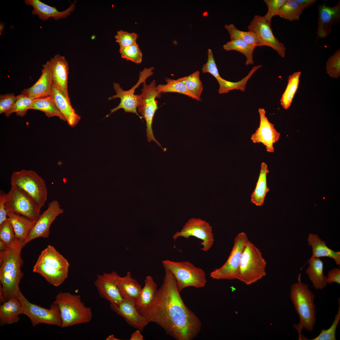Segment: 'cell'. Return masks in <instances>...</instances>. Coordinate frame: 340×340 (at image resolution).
I'll use <instances>...</instances> for the list:
<instances>
[{
	"label": "cell",
	"mask_w": 340,
	"mask_h": 340,
	"mask_svg": "<svg viewBox=\"0 0 340 340\" xmlns=\"http://www.w3.org/2000/svg\"><path fill=\"white\" fill-rule=\"evenodd\" d=\"M117 279V286L123 299L135 302L142 288L139 283L132 277L131 272L128 271L123 277L118 275Z\"/></svg>",
	"instance_id": "26"
},
{
	"label": "cell",
	"mask_w": 340,
	"mask_h": 340,
	"mask_svg": "<svg viewBox=\"0 0 340 340\" xmlns=\"http://www.w3.org/2000/svg\"><path fill=\"white\" fill-rule=\"evenodd\" d=\"M327 277V284H332L333 282L340 284V269L335 268L328 272Z\"/></svg>",
	"instance_id": "51"
},
{
	"label": "cell",
	"mask_w": 340,
	"mask_h": 340,
	"mask_svg": "<svg viewBox=\"0 0 340 340\" xmlns=\"http://www.w3.org/2000/svg\"><path fill=\"white\" fill-rule=\"evenodd\" d=\"M190 236L196 237L202 241L201 249L207 252L212 247L214 241L212 227L205 220L192 218L189 219L181 230L173 235L174 241L180 237L188 239Z\"/></svg>",
	"instance_id": "13"
},
{
	"label": "cell",
	"mask_w": 340,
	"mask_h": 340,
	"mask_svg": "<svg viewBox=\"0 0 340 340\" xmlns=\"http://www.w3.org/2000/svg\"><path fill=\"white\" fill-rule=\"evenodd\" d=\"M16 239L12 224L8 219L0 225V240L8 247L10 246Z\"/></svg>",
	"instance_id": "45"
},
{
	"label": "cell",
	"mask_w": 340,
	"mask_h": 340,
	"mask_svg": "<svg viewBox=\"0 0 340 340\" xmlns=\"http://www.w3.org/2000/svg\"><path fill=\"white\" fill-rule=\"evenodd\" d=\"M53 302L58 304L60 309L62 321L61 328L86 324L92 320L91 309L82 301L80 295L60 292L57 295Z\"/></svg>",
	"instance_id": "4"
},
{
	"label": "cell",
	"mask_w": 340,
	"mask_h": 340,
	"mask_svg": "<svg viewBox=\"0 0 340 340\" xmlns=\"http://www.w3.org/2000/svg\"><path fill=\"white\" fill-rule=\"evenodd\" d=\"M248 29L258 36L261 46H268L276 51L282 57L285 56L286 48L274 35L271 22L266 20L263 16L255 15L248 26Z\"/></svg>",
	"instance_id": "14"
},
{
	"label": "cell",
	"mask_w": 340,
	"mask_h": 340,
	"mask_svg": "<svg viewBox=\"0 0 340 340\" xmlns=\"http://www.w3.org/2000/svg\"><path fill=\"white\" fill-rule=\"evenodd\" d=\"M287 0H264L268 8V11L263 17L267 21L271 22L272 18L276 15L279 9Z\"/></svg>",
	"instance_id": "47"
},
{
	"label": "cell",
	"mask_w": 340,
	"mask_h": 340,
	"mask_svg": "<svg viewBox=\"0 0 340 340\" xmlns=\"http://www.w3.org/2000/svg\"><path fill=\"white\" fill-rule=\"evenodd\" d=\"M16 100L12 108L4 114L6 117L13 113L20 117L25 116L35 99L33 96H26L21 94L16 96Z\"/></svg>",
	"instance_id": "39"
},
{
	"label": "cell",
	"mask_w": 340,
	"mask_h": 340,
	"mask_svg": "<svg viewBox=\"0 0 340 340\" xmlns=\"http://www.w3.org/2000/svg\"><path fill=\"white\" fill-rule=\"evenodd\" d=\"M244 232L239 233L235 237L230 254L225 263L210 273L211 277L217 280H238L243 251L248 241Z\"/></svg>",
	"instance_id": "9"
},
{
	"label": "cell",
	"mask_w": 340,
	"mask_h": 340,
	"mask_svg": "<svg viewBox=\"0 0 340 340\" xmlns=\"http://www.w3.org/2000/svg\"><path fill=\"white\" fill-rule=\"evenodd\" d=\"M340 20V1L332 7L326 5L325 3L320 5L318 8V37H327L332 32L331 26L338 23Z\"/></svg>",
	"instance_id": "19"
},
{
	"label": "cell",
	"mask_w": 340,
	"mask_h": 340,
	"mask_svg": "<svg viewBox=\"0 0 340 340\" xmlns=\"http://www.w3.org/2000/svg\"><path fill=\"white\" fill-rule=\"evenodd\" d=\"M33 271L40 275L54 286H58L67 278L68 270L58 269L44 263L37 261Z\"/></svg>",
	"instance_id": "27"
},
{
	"label": "cell",
	"mask_w": 340,
	"mask_h": 340,
	"mask_svg": "<svg viewBox=\"0 0 340 340\" xmlns=\"http://www.w3.org/2000/svg\"><path fill=\"white\" fill-rule=\"evenodd\" d=\"M53 84L69 101L70 99L68 89L69 68L68 62L65 56L55 55L49 60Z\"/></svg>",
	"instance_id": "18"
},
{
	"label": "cell",
	"mask_w": 340,
	"mask_h": 340,
	"mask_svg": "<svg viewBox=\"0 0 340 340\" xmlns=\"http://www.w3.org/2000/svg\"><path fill=\"white\" fill-rule=\"evenodd\" d=\"M297 3L304 9L315 3L316 0H295Z\"/></svg>",
	"instance_id": "52"
},
{
	"label": "cell",
	"mask_w": 340,
	"mask_h": 340,
	"mask_svg": "<svg viewBox=\"0 0 340 340\" xmlns=\"http://www.w3.org/2000/svg\"><path fill=\"white\" fill-rule=\"evenodd\" d=\"M42 66V73L38 80L31 87L24 88L21 94L35 98L45 97L50 96L53 84L52 73L49 61Z\"/></svg>",
	"instance_id": "21"
},
{
	"label": "cell",
	"mask_w": 340,
	"mask_h": 340,
	"mask_svg": "<svg viewBox=\"0 0 340 340\" xmlns=\"http://www.w3.org/2000/svg\"><path fill=\"white\" fill-rule=\"evenodd\" d=\"M121 57L130 60L136 64H140L142 61V53L137 43L122 48H120Z\"/></svg>",
	"instance_id": "42"
},
{
	"label": "cell",
	"mask_w": 340,
	"mask_h": 340,
	"mask_svg": "<svg viewBox=\"0 0 340 340\" xmlns=\"http://www.w3.org/2000/svg\"><path fill=\"white\" fill-rule=\"evenodd\" d=\"M262 66V65H260L254 66L247 75L239 81L233 82L226 80L223 85L219 88L218 90L219 93L220 94L227 93L230 91L235 89L240 90L241 91H244L246 89L247 82L248 80L254 72Z\"/></svg>",
	"instance_id": "41"
},
{
	"label": "cell",
	"mask_w": 340,
	"mask_h": 340,
	"mask_svg": "<svg viewBox=\"0 0 340 340\" xmlns=\"http://www.w3.org/2000/svg\"><path fill=\"white\" fill-rule=\"evenodd\" d=\"M224 27L229 33L230 40H241L256 47L261 46L260 41L254 32L239 30L233 24H225Z\"/></svg>",
	"instance_id": "36"
},
{
	"label": "cell",
	"mask_w": 340,
	"mask_h": 340,
	"mask_svg": "<svg viewBox=\"0 0 340 340\" xmlns=\"http://www.w3.org/2000/svg\"><path fill=\"white\" fill-rule=\"evenodd\" d=\"M24 241L15 239L13 244L0 251V303L17 296L19 285L24 275L21 268L23 264L21 250Z\"/></svg>",
	"instance_id": "2"
},
{
	"label": "cell",
	"mask_w": 340,
	"mask_h": 340,
	"mask_svg": "<svg viewBox=\"0 0 340 340\" xmlns=\"http://www.w3.org/2000/svg\"><path fill=\"white\" fill-rule=\"evenodd\" d=\"M142 93L138 94L139 112L146 122V137L148 141H154L164 150L160 144L155 138L152 129V123L154 114L158 108L156 98L161 97V93L156 89V82L153 80L149 85L145 81L143 83Z\"/></svg>",
	"instance_id": "8"
},
{
	"label": "cell",
	"mask_w": 340,
	"mask_h": 340,
	"mask_svg": "<svg viewBox=\"0 0 340 340\" xmlns=\"http://www.w3.org/2000/svg\"><path fill=\"white\" fill-rule=\"evenodd\" d=\"M140 331L137 329L132 334L129 340H144L143 336L140 332Z\"/></svg>",
	"instance_id": "53"
},
{
	"label": "cell",
	"mask_w": 340,
	"mask_h": 340,
	"mask_svg": "<svg viewBox=\"0 0 340 340\" xmlns=\"http://www.w3.org/2000/svg\"><path fill=\"white\" fill-rule=\"evenodd\" d=\"M258 111L260 116L259 126L251 136V139L253 143L262 144L267 152L273 153L274 144L279 140L280 133L269 121L265 109L259 108Z\"/></svg>",
	"instance_id": "16"
},
{
	"label": "cell",
	"mask_w": 340,
	"mask_h": 340,
	"mask_svg": "<svg viewBox=\"0 0 340 340\" xmlns=\"http://www.w3.org/2000/svg\"><path fill=\"white\" fill-rule=\"evenodd\" d=\"M144 282V286L142 288L135 301L136 308L138 311L151 302L157 290V285L152 276H147Z\"/></svg>",
	"instance_id": "32"
},
{
	"label": "cell",
	"mask_w": 340,
	"mask_h": 340,
	"mask_svg": "<svg viewBox=\"0 0 340 340\" xmlns=\"http://www.w3.org/2000/svg\"><path fill=\"white\" fill-rule=\"evenodd\" d=\"M50 96L57 108L65 117L68 125L73 128L79 122L80 116L76 113L69 101L52 84Z\"/></svg>",
	"instance_id": "23"
},
{
	"label": "cell",
	"mask_w": 340,
	"mask_h": 340,
	"mask_svg": "<svg viewBox=\"0 0 340 340\" xmlns=\"http://www.w3.org/2000/svg\"><path fill=\"white\" fill-rule=\"evenodd\" d=\"M207 55V63L202 66V72L204 73H209L216 79L220 76V75L214 58L212 51L210 49H208Z\"/></svg>",
	"instance_id": "48"
},
{
	"label": "cell",
	"mask_w": 340,
	"mask_h": 340,
	"mask_svg": "<svg viewBox=\"0 0 340 340\" xmlns=\"http://www.w3.org/2000/svg\"><path fill=\"white\" fill-rule=\"evenodd\" d=\"M118 275L116 271L98 274L94 282L100 296L108 301L110 304L116 305L119 304L123 300L117 286Z\"/></svg>",
	"instance_id": "17"
},
{
	"label": "cell",
	"mask_w": 340,
	"mask_h": 340,
	"mask_svg": "<svg viewBox=\"0 0 340 340\" xmlns=\"http://www.w3.org/2000/svg\"><path fill=\"white\" fill-rule=\"evenodd\" d=\"M269 172L267 164L262 162L256 187L251 195V202L257 206L263 205L266 195L269 191L267 183V175Z\"/></svg>",
	"instance_id": "31"
},
{
	"label": "cell",
	"mask_w": 340,
	"mask_h": 340,
	"mask_svg": "<svg viewBox=\"0 0 340 340\" xmlns=\"http://www.w3.org/2000/svg\"><path fill=\"white\" fill-rule=\"evenodd\" d=\"M16 100V96L13 93L0 94V114H4L10 110Z\"/></svg>",
	"instance_id": "49"
},
{
	"label": "cell",
	"mask_w": 340,
	"mask_h": 340,
	"mask_svg": "<svg viewBox=\"0 0 340 340\" xmlns=\"http://www.w3.org/2000/svg\"><path fill=\"white\" fill-rule=\"evenodd\" d=\"M164 269L163 282L152 301L138 311L149 323H156L175 339L192 340L200 332L201 322L184 303L172 274Z\"/></svg>",
	"instance_id": "1"
},
{
	"label": "cell",
	"mask_w": 340,
	"mask_h": 340,
	"mask_svg": "<svg viewBox=\"0 0 340 340\" xmlns=\"http://www.w3.org/2000/svg\"><path fill=\"white\" fill-rule=\"evenodd\" d=\"M224 49L227 51L235 50L243 54L246 58V65L254 63L253 54L256 48L247 42L241 40H230L223 46Z\"/></svg>",
	"instance_id": "35"
},
{
	"label": "cell",
	"mask_w": 340,
	"mask_h": 340,
	"mask_svg": "<svg viewBox=\"0 0 340 340\" xmlns=\"http://www.w3.org/2000/svg\"><path fill=\"white\" fill-rule=\"evenodd\" d=\"M22 308L17 296L10 298L0 306V324L2 326L18 322Z\"/></svg>",
	"instance_id": "24"
},
{
	"label": "cell",
	"mask_w": 340,
	"mask_h": 340,
	"mask_svg": "<svg viewBox=\"0 0 340 340\" xmlns=\"http://www.w3.org/2000/svg\"><path fill=\"white\" fill-rule=\"evenodd\" d=\"M7 194L3 190L0 191V225L8 219V211L5 207Z\"/></svg>",
	"instance_id": "50"
},
{
	"label": "cell",
	"mask_w": 340,
	"mask_h": 340,
	"mask_svg": "<svg viewBox=\"0 0 340 340\" xmlns=\"http://www.w3.org/2000/svg\"><path fill=\"white\" fill-rule=\"evenodd\" d=\"M267 262L260 250L249 240L242 254L238 280L250 285L266 275Z\"/></svg>",
	"instance_id": "5"
},
{
	"label": "cell",
	"mask_w": 340,
	"mask_h": 340,
	"mask_svg": "<svg viewBox=\"0 0 340 340\" xmlns=\"http://www.w3.org/2000/svg\"><path fill=\"white\" fill-rule=\"evenodd\" d=\"M22 308V314L30 319L33 327L40 324L53 325L61 327L62 321L58 304L53 303L47 309L30 303L20 290L17 295Z\"/></svg>",
	"instance_id": "10"
},
{
	"label": "cell",
	"mask_w": 340,
	"mask_h": 340,
	"mask_svg": "<svg viewBox=\"0 0 340 340\" xmlns=\"http://www.w3.org/2000/svg\"><path fill=\"white\" fill-rule=\"evenodd\" d=\"M165 80L167 82L166 84H159L156 86L157 90L160 93H178L184 94L198 101L202 100L201 97L196 96L189 91L184 84L178 79L173 80L166 78Z\"/></svg>",
	"instance_id": "34"
},
{
	"label": "cell",
	"mask_w": 340,
	"mask_h": 340,
	"mask_svg": "<svg viewBox=\"0 0 340 340\" xmlns=\"http://www.w3.org/2000/svg\"><path fill=\"white\" fill-rule=\"evenodd\" d=\"M30 109L42 111L48 118L57 116L61 120L66 121L65 117L54 105L50 96L35 99L29 107Z\"/></svg>",
	"instance_id": "33"
},
{
	"label": "cell",
	"mask_w": 340,
	"mask_h": 340,
	"mask_svg": "<svg viewBox=\"0 0 340 340\" xmlns=\"http://www.w3.org/2000/svg\"><path fill=\"white\" fill-rule=\"evenodd\" d=\"M309 266L306 270L313 286L317 290H321L327 285V277L324 275V263L319 258L308 261Z\"/></svg>",
	"instance_id": "29"
},
{
	"label": "cell",
	"mask_w": 340,
	"mask_h": 340,
	"mask_svg": "<svg viewBox=\"0 0 340 340\" xmlns=\"http://www.w3.org/2000/svg\"><path fill=\"white\" fill-rule=\"evenodd\" d=\"M111 309L131 326L142 331L149 322L137 309L134 302L123 299L118 305L110 304Z\"/></svg>",
	"instance_id": "20"
},
{
	"label": "cell",
	"mask_w": 340,
	"mask_h": 340,
	"mask_svg": "<svg viewBox=\"0 0 340 340\" xmlns=\"http://www.w3.org/2000/svg\"><path fill=\"white\" fill-rule=\"evenodd\" d=\"M8 246L3 241L0 240V251L5 249Z\"/></svg>",
	"instance_id": "54"
},
{
	"label": "cell",
	"mask_w": 340,
	"mask_h": 340,
	"mask_svg": "<svg viewBox=\"0 0 340 340\" xmlns=\"http://www.w3.org/2000/svg\"><path fill=\"white\" fill-rule=\"evenodd\" d=\"M290 297L299 318V323L293 324V327L298 332L299 339L304 340L302 330L311 332L316 321L314 295L309 286L301 281L299 275L298 282L291 286Z\"/></svg>",
	"instance_id": "3"
},
{
	"label": "cell",
	"mask_w": 340,
	"mask_h": 340,
	"mask_svg": "<svg viewBox=\"0 0 340 340\" xmlns=\"http://www.w3.org/2000/svg\"><path fill=\"white\" fill-rule=\"evenodd\" d=\"M10 183L11 186L20 188L30 196L40 210L47 200L48 191L45 180L36 172L25 169L14 171Z\"/></svg>",
	"instance_id": "7"
},
{
	"label": "cell",
	"mask_w": 340,
	"mask_h": 340,
	"mask_svg": "<svg viewBox=\"0 0 340 340\" xmlns=\"http://www.w3.org/2000/svg\"><path fill=\"white\" fill-rule=\"evenodd\" d=\"M307 241L308 245L312 248L313 252L312 256L308 261L314 258L328 257L333 259L336 264L340 266V252L335 251L329 248L317 234H309Z\"/></svg>",
	"instance_id": "25"
},
{
	"label": "cell",
	"mask_w": 340,
	"mask_h": 340,
	"mask_svg": "<svg viewBox=\"0 0 340 340\" xmlns=\"http://www.w3.org/2000/svg\"><path fill=\"white\" fill-rule=\"evenodd\" d=\"M25 4L33 7L32 14L37 15L42 20H46L51 17L58 20L66 18L75 9V1L67 9L63 11H59L56 7L48 5L39 0H25Z\"/></svg>",
	"instance_id": "22"
},
{
	"label": "cell",
	"mask_w": 340,
	"mask_h": 340,
	"mask_svg": "<svg viewBox=\"0 0 340 340\" xmlns=\"http://www.w3.org/2000/svg\"><path fill=\"white\" fill-rule=\"evenodd\" d=\"M154 69L153 67L145 68L140 71L139 81L135 85L128 90H123L119 83H113V88L116 94L109 97L108 99L110 100L119 98L120 99V102L117 106L110 110V113L106 116V117L118 110L122 109L125 112L136 114L142 119V117L139 115L137 110L138 105V94H135L134 92L141 84L145 82L148 77L153 74L152 70Z\"/></svg>",
	"instance_id": "12"
},
{
	"label": "cell",
	"mask_w": 340,
	"mask_h": 340,
	"mask_svg": "<svg viewBox=\"0 0 340 340\" xmlns=\"http://www.w3.org/2000/svg\"><path fill=\"white\" fill-rule=\"evenodd\" d=\"M139 36L134 32H129L122 30L117 32L115 36L116 42L118 43L120 48L127 47L136 43Z\"/></svg>",
	"instance_id": "46"
},
{
	"label": "cell",
	"mask_w": 340,
	"mask_h": 340,
	"mask_svg": "<svg viewBox=\"0 0 340 340\" xmlns=\"http://www.w3.org/2000/svg\"><path fill=\"white\" fill-rule=\"evenodd\" d=\"M162 263L164 268L169 270L174 276L180 292L186 287L201 288L206 284L204 271L188 261L175 262L165 260Z\"/></svg>",
	"instance_id": "6"
},
{
	"label": "cell",
	"mask_w": 340,
	"mask_h": 340,
	"mask_svg": "<svg viewBox=\"0 0 340 340\" xmlns=\"http://www.w3.org/2000/svg\"><path fill=\"white\" fill-rule=\"evenodd\" d=\"M303 10L295 0H287L276 15L290 21L298 20Z\"/></svg>",
	"instance_id": "38"
},
{
	"label": "cell",
	"mask_w": 340,
	"mask_h": 340,
	"mask_svg": "<svg viewBox=\"0 0 340 340\" xmlns=\"http://www.w3.org/2000/svg\"><path fill=\"white\" fill-rule=\"evenodd\" d=\"M7 215L12 225L15 238L24 241L36 222L10 212H8Z\"/></svg>",
	"instance_id": "30"
},
{
	"label": "cell",
	"mask_w": 340,
	"mask_h": 340,
	"mask_svg": "<svg viewBox=\"0 0 340 340\" xmlns=\"http://www.w3.org/2000/svg\"><path fill=\"white\" fill-rule=\"evenodd\" d=\"M56 269L68 270L70 264L67 260L53 246L48 245L42 250L37 260Z\"/></svg>",
	"instance_id": "28"
},
{
	"label": "cell",
	"mask_w": 340,
	"mask_h": 340,
	"mask_svg": "<svg viewBox=\"0 0 340 340\" xmlns=\"http://www.w3.org/2000/svg\"><path fill=\"white\" fill-rule=\"evenodd\" d=\"M64 210L61 208L59 202L56 200L49 202L47 209L40 214L33 227L30 231L24 241L25 245L33 239L39 238H48L50 233L49 229L53 222Z\"/></svg>",
	"instance_id": "15"
},
{
	"label": "cell",
	"mask_w": 340,
	"mask_h": 340,
	"mask_svg": "<svg viewBox=\"0 0 340 340\" xmlns=\"http://www.w3.org/2000/svg\"><path fill=\"white\" fill-rule=\"evenodd\" d=\"M106 340H120L116 338L113 335H110L109 336L106 338Z\"/></svg>",
	"instance_id": "55"
},
{
	"label": "cell",
	"mask_w": 340,
	"mask_h": 340,
	"mask_svg": "<svg viewBox=\"0 0 340 340\" xmlns=\"http://www.w3.org/2000/svg\"><path fill=\"white\" fill-rule=\"evenodd\" d=\"M338 312L331 326L327 329H322L319 334L311 340H335L336 332L340 320V299L338 298Z\"/></svg>",
	"instance_id": "43"
},
{
	"label": "cell",
	"mask_w": 340,
	"mask_h": 340,
	"mask_svg": "<svg viewBox=\"0 0 340 340\" xmlns=\"http://www.w3.org/2000/svg\"><path fill=\"white\" fill-rule=\"evenodd\" d=\"M301 75V72L298 71L289 76L287 86L280 100V104L285 109H287L291 106L298 88Z\"/></svg>",
	"instance_id": "37"
},
{
	"label": "cell",
	"mask_w": 340,
	"mask_h": 340,
	"mask_svg": "<svg viewBox=\"0 0 340 340\" xmlns=\"http://www.w3.org/2000/svg\"><path fill=\"white\" fill-rule=\"evenodd\" d=\"M5 207L8 212L24 216L36 222L40 210L34 200L24 190L11 186L7 193Z\"/></svg>",
	"instance_id": "11"
},
{
	"label": "cell",
	"mask_w": 340,
	"mask_h": 340,
	"mask_svg": "<svg viewBox=\"0 0 340 340\" xmlns=\"http://www.w3.org/2000/svg\"><path fill=\"white\" fill-rule=\"evenodd\" d=\"M327 73L331 77L337 78L340 76V49H338L327 61Z\"/></svg>",
	"instance_id": "44"
},
{
	"label": "cell",
	"mask_w": 340,
	"mask_h": 340,
	"mask_svg": "<svg viewBox=\"0 0 340 340\" xmlns=\"http://www.w3.org/2000/svg\"><path fill=\"white\" fill-rule=\"evenodd\" d=\"M200 76V72L197 71L188 76L178 79L184 84L189 91L198 97H201L203 90Z\"/></svg>",
	"instance_id": "40"
}]
</instances>
